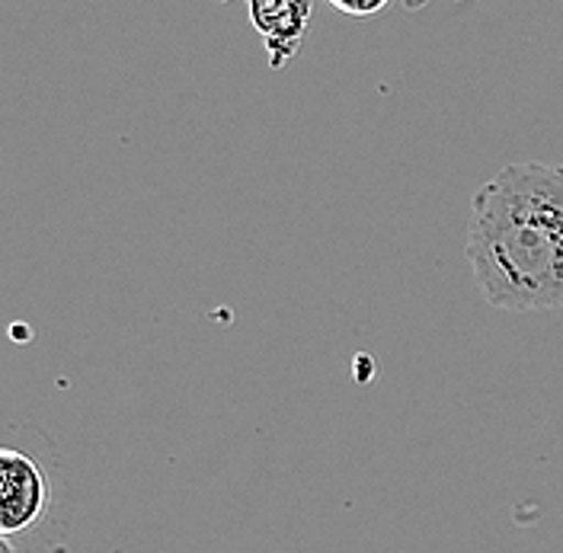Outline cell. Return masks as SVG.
<instances>
[{
	"instance_id": "1",
	"label": "cell",
	"mask_w": 563,
	"mask_h": 553,
	"mask_svg": "<svg viewBox=\"0 0 563 553\" xmlns=\"http://www.w3.org/2000/svg\"><path fill=\"white\" fill-rule=\"evenodd\" d=\"M464 256L499 311L563 308V164H509L471 202Z\"/></svg>"
},
{
	"instance_id": "2",
	"label": "cell",
	"mask_w": 563,
	"mask_h": 553,
	"mask_svg": "<svg viewBox=\"0 0 563 553\" xmlns=\"http://www.w3.org/2000/svg\"><path fill=\"white\" fill-rule=\"evenodd\" d=\"M52 506V480L33 451L0 449V531L3 538H26L45 521Z\"/></svg>"
},
{
	"instance_id": "3",
	"label": "cell",
	"mask_w": 563,
	"mask_h": 553,
	"mask_svg": "<svg viewBox=\"0 0 563 553\" xmlns=\"http://www.w3.org/2000/svg\"><path fill=\"white\" fill-rule=\"evenodd\" d=\"M340 13H346L352 20H368L375 13H382L390 0H330Z\"/></svg>"
},
{
	"instance_id": "4",
	"label": "cell",
	"mask_w": 563,
	"mask_h": 553,
	"mask_svg": "<svg viewBox=\"0 0 563 553\" xmlns=\"http://www.w3.org/2000/svg\"><path fill=\"white\" fill-rule=\"evenodd\" d=\"M3 553H13V551H10V544H7V541H3Z\"/></svg>"
}]
</instances>
